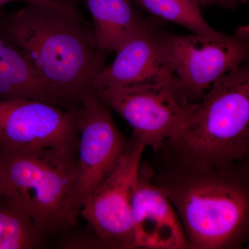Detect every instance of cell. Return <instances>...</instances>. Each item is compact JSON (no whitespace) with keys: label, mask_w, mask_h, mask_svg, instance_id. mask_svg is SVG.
<instances>
[{"label":"cell","mask_w":249,"mask_h":249,"mask_svg":"<svg viewBox=\"0 0 249 249\" xmlns=\"http://www.w3.org/2000/svg\"><path fill=\"white\" fill-rule=\"evenodd\" d=\"M154 29L165 66L190 102H200L216 80L248 61L249 38L236 34L178 36Z\"/></svg>","instance_id":"6"},{"label":"cell","mask_w":249,"mask_h":249,"mask_svg":"<svg viewBox=\"0 0 249 249\" xmlns=\"http://www.w3.org/2000/svg\"><path fill=\"white\" fill-rule=\"evenodd\" d=\"M24 98L65 107L41 80L22 49L0 28V100Z\"/></svg>","instance_id":"12"},{"label":"cell","mask_w":249,"mask_h":249,"mask_svg":"<svg viewBox=\"0 0 249 249\" xmlns=\"http://www.w3.org/2000/svg\"><path fill=\"white\" fill-rule=\"evenodd\" d=\"M84 1L92 16L96 45L107 53L119 50L147 22L132 0Z\"/></svg>","instance_id":"13"},{"label":"cell","mask_w":249,"mask_h":249,"mask_svg":"<svg viewBox=\"0 0 249 249\" xmlns=\"http://www.w3.org/2000/svg\"><path fill=\"white\" fill-rule=\"evenodd\" d=\"M198 1L201 7L217 5L225 9L235 10L239 5L246 4L249 0H198Z\"/></svg>","instance_id":"17"},{"label":"cell","mask_w":249,"mask_h":249,"mask_svg":"<svg viewBox=\"0 0 249 249\" xmlns=\"http://www.w3.org/2000/svg\"><path fill=\"white\" fill-rule=\"evenodd\" d=\"M93 90L128 123L134 137L155 152L181 132L197 105L190 102L168 69L139 83Z\"/></svg>","instance_id":"5"},{"label":"cell","mask_w":249,"mask_h":249,"mask_svg":"<svg viewBox=\"0 0 249 249\" xmlns=\"http://www.w3.org/2000/svg\"><path fill=\"white\" fill-rule=\"evenodd\" d=\"M0 28L65 107L79 106L106 66L107 53L98 48L92 27L81 14L29 3L16 12L2 11Z\"/></svg>","instance_id":"2"},{"label":"cell","mask_w":249,"mask_h":249,"mask_svg":"<svg viewBox=\"0 0 249 249\" xmlns=\"http://www.w3.org/2000/svg\"><path fill=\"white\" fill-rule=\"evenodd\" d=\"M152 24L146 22L119 50L110 65L96 77L93 89L139 83L167 68Z\"/></svg>","instance_id":"11"},{"label":"cell","mask_w":249,"mask_h":249,"mask_svg":"<svg viewBox=\"0 0 249 249\" xmlns=\"http://www.w3.org/2000/svg\"><path fill=\"white\" fill-rule=\"evenodd\" d=\"M112 173L93 191L80 210L100 246L134 249L132 203L145 146L134 136Z\"/></svg>","instance_id":"9"},{"label":"cell","mask_w":249,"mask_h":249,"mask_svg":"<svg viewBox=\"0 0 249 249\" xmlns=\"http://www.w3.org/2000/svg\"><path fill=\"white\" fill-rule=\"evenodd\" d=\"M139 9L186 28L193 34L217 36L222 33L204 20L198 0H132Z\"/></svg>","instance_id":"15"},{"label":"cell","mask_w":249,"mask_h":249,"mask_svg":"<svg viewBox=\"0 0 249 249\" xmlns=\"http://www.w3.org/2000/svg\"><path fill=\"white\" fill-rule=\"evenodd\" d=\"M78 107H60L28 98L0 100V149L23 152L77 149Z\"/></svg>","instance_id":"8"},{"label":"cell","mask_w":249,"mask_h":249,"mask_svg":"<svg viewBox=\"0 0 249 249\" xmlns=\"http://www.w3.org/2000/svg\"><path fill=\"white\" fill-rule=\"evenodd\" d=\"M160 153L186 164L226 167L249 152V68L242 65L216 80L189 120Z\"/></svg>","instance_id":"3"},{"label":"cell","mask_w":249,"mask_h":249,"mask_svg":"<svg viewBox=\"0 0 249 249\" xmlns=\"http://www.w3.org/2000/svg\"><path fill=\"white\" fill-rule=\"evenodd\" d=\"M153 174L152 165L141 162L132 203L134 249H189L179 217Z\"/></svg>","instance_id":"10"},{"label":"cell","mask_w":249,"mask_h":249,"mask_svg":"<svg viewBox=\"0 0 249 249\" xmlns=\"http://www.w3.org/2000/svg\"><path fill=\"white\" fill-rule=\"evenodd\" d=\"M22 1L34 4L46 5L55 8L69 14H81L77 6V0H0V14L2 12V7L5 4L12 1Z\"/></svg>","instance_id":"16"},{"label":"cell","mask_w":249,"mask_h":249,"mask_svg":"<svg viewBox=\"0 0 249 249\" xmlns=\"http://www.w3.org/2000/svg\"><path fill=\"white\" fill-rule=\"evenodd\" d=\"M161 155L153 179L178 213L192 249H240L248 242L247 161L230 166L186 164Z\"/></svg>","instance_id":"1"},{"label":"cell","mask_w":249,"mask_h":249,"mask_svg":"<svg viewBox=\"0 0 249 249\" xmlns=\"http://www.w3.org/2000/svg\"><path fill=\"white\" fill-rule=\"evenodd\" d=\"M78 175L73 205L78 214L93 191L109 176L128 151V141L113 119L111 109L93 88L82 96L78 109Z\"/></svg>","instance_id":"7"},{"label":"cell","mask_w":249,"mask_h":249,"mask_svg":"<svg viewBox=\"0 0 249 249\" xmlns=\"http://www.w3.org/2000/svg\"><path fill=\"white\" fill-rule=\"evenodd\" d=\"M44 235L20 208L0 198V249L39 248Z\"/></svg>","instance_id":"14"},{"label":"cell","mask_w":249,"mask_h":249,"mask_svg":"<svg viewBox=\"0 0 249 249\" xmlns=\"http://www.w3.org/2000/svg\"><path fill=\"white\" fill-rule=\"evenodd\" d=\"M77 149L23 152L0 149V198L20 208L45 235L76 227Z\"/></svg>","instance_id":"4"}]
</instances>
